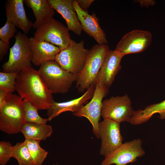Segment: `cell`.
<instances>
[{"label": "cell", "mask_w": 165, "mask_h": 165, "mask_svg": "<svg viewBox=\"0 0 165 165\" xmlns=\"http://www.w3.org/2000/svg\"><path fill=\"white\" fill-rule=\"evenodd\" d=\"M15 90L23 99L38 110H47L54 101L53 93L43 82L38 70L31 67L25 68L19 73Z\"/></svg>", "instance_id": "cell-1"}, {"label": "cell", "mask_w": 165, "mask_h": 165, "mask_svg": "<svg viewBox=\"0 0 165 165\" xmlns=\"http://www.w3.org/2000/svg\"><path fill=\"white\" fill-rule=\"evenodd\" d=\"M38 71L40 75L53 94L68 92L77 76L63 69L55 60L42 63Z\"/></svg>", "instance_id": "cell-2"}, {"label": "cell", "mask_w": 165, "mask_h": 165, "mask_svg": "<svg viewBox=\"0 0 165 165\" xmlns=\"http://www.w3.org/2000/svg\"><path fill=\"white\" fill-rule=\"evenodd\" d=\"M24 100L17 95L7 93L5 102L0 108V130L9 134L20 132L26 123L24 117Z\"/></svg>", "instance_id": "cell-3"}, {"label": "cell", "mask_w": 165, "mask_h": 165, "mask_svg": "<svg viewBox=\"0 0 165 165\" xmlns=\"http://www.w3.org/2000/svg\"><path fill=\"white\" fill-rule=\"evenodd\" d=\"M109 50L107 44H96L90 50L85 65L77 76L76 87L79 93L84 92L96 83L98 73Z\"/></svg>", "instance_id": "cell-4"}, {"label": "cell", "mask_w": 165, "mask_h": 165, "mask_svg": "<svg viewBox=\"0 0 165 165\" xmlns=\"http://www.w3.org/2000/svg\"><path fill=\"white\" fill-rule=\"evenodd\" d=\"M15 38L14 44L10 48L8 60L2 65L3 72L19 73L24 68L32 65L29 38L27 34L20 32L16 34Z\"/></svg>", "instance_id": "cell-5"}, {"label": "cell", "mask_w": 165, "mask_h": 165, "mask_svg": "<svg viewBox=\"0 0 165 165\" xmlns=\"http://www.w3.org/2000/svg\"><path fill=\"white\" fill-rule=\"evenodd\" d=\"M84 43L83 40L77 42L72 39L69 45L56 55L55 60L63 69L77 76L85 65L90 51L85 48Z\"/></svg>", "instance_id": "cell-6"}, {"label": "cell", "mask_w": 165, "mask_h": 165, "mask_svg": "<svg viewBox=\"0 0 165 165\" xmlns=\"http://www.w3.org/2000/svg\"><path fill=\"white\" fill-rule=\"evenodd\" d=\"M109 88L104 86L99 80L97 79L96 86L93 96L90 101L78 111L73 114L78 117H83L87 118L92 126V131L98 139H100L98 126L101 116L103 98L106 96Z\"/></svg>", "instance_id": "cell-7"}, {"label": "cell", "mask_w": 165, "mask_h": 165, "mask_svg": "<svg viewBox=\"0 0 165 165\" xmlns=\"http://www.w3.org/2000/svg\"><path fill=\"white\" fill-rule=\"evenodd\" d=\"M69 31L68 27L52 18L36 29L34 37L57 46L61 50L69 45L72 40Z\"/></svg>", "instance_id": "cell-8"}, {"label": "cell", "mask_w": 165, "mask_h": 165, "mask_svg": "<svg viewBox=\"0 0 165 165\" xmlns=\"http://www.w3.org/2000/svg\"><path fill=\"white\" fill-rule=\"evenodd\" d=\"M134 111L127 94L112 96L103 101L101 116L104 119H108L120 123L128 122Z\"/></svg>", "instance_id": "cell-9"}, {"label": "cell", "mask_w": 165, "mask_h": 165, "mask_svg": "<svg viewBox=\"0 0 165 165\" xmlns=\"http://www.w3.org/2000/svg\"><path fill=\"white\" fill-rule=\"evenodd\" d=\"M142 141L135 139L123 143L112 152L105 157L101 165H127L135 162L143 156L145 152L142 146Z\"/></svg>", "instance_id": "cell-10"}, {"label": "cell", "mask_w": 165, "mask_h": 165, "mask_svg": "<svg viewBox=\"0 0 165 165\" xmlns=\"http://www.w3.org/2000/svg\"><path fill=\"white\" fill-rule=\"evenodd\" d=\"M98 131L101 140L100 154L104 157L123 143L120 123L110 119H104L99 123Z\"/></svg>", "instance_id": "cell-11"}, {"label": "cell", "mask_w": 165, "mask_h": 165, "mask_svg": "<svg viewBox=\"0 0 165 165\" xmlns=\"http://www.w3.org/2000/svg\"><path fill=\"white\" fill-rule=\"evenodd\" d=\"M152 39V35L150 32L134 30L122 37L115 50L123 56L129 54L140 53L148 48Z\"/></svg>", "instance_id": "cell-12"}, {"label": "cell", "mask_w": 165, "mask_h": 165, "mask_svg": "<svg viewBox=\"0 0 165 165\" xmlns=\"http://www.w3.org/2000/svg\"><path fill=\"white\" fill-rule=\"evenodd\" d=\"M75 9L82 30L89 36L92 37L99 45L107 44L106 34L99 25V20L94 13L91 15L82 10L76 0H73Z\"/></svg>", "instance_id": "cell-13"}, {"label": "cell", "mask_w": 165, "mask_h": 165, "mask_svg": "<svg viewBox=\"0 0 165 165\" xmlns=\"http://www.w3.org/2000/svg\"><path fill=\"white\" fill-rule=\"evenodd\" d=\"M96 83L92 84L80 97L62 102H53L50 108L47 109V119L50 121L61 113L67 111L73 112L78 111L88 102L93 96Z\"/></svg>", "instance_id": "cell-14"}, {"label": "cell", "mask_w": 165, "mask_h": 165, "mask_svg": "<svg viewBox=\"0 0 165 165\" xmlns=\"http://www.w3.org/2000/svg\"><path fill=\"white\" fill-rule=\"evenodd\" d=\"M123 56L115 50H109L107 54L97 79L109 88L121 68V62Z\"/></svg>", "instance_id": "cell-15"}, {"label": "cell", "mask_w": 165, "mask_h": 165, "mask_svg": "<svg viewBox=\"0 0 165 165\" xmlns=\"http://www.w3.org/2000/svg\"><path fill=\"white\" fill-rule=\"evenodd\" d=\"M23 0H8L5 4L7 20L21 29L26 34L33 27V23L27 17Z\"/></svg>", "instance_id": "cell-16"}, {"label": "cell", "mask_w": 165, "mask_h": 165, "mask_svg": "<svg viewBox=\"0 0 165 165\" xmlns=\"http://www.w3.org/2000/svg\"><path fill=\"white\" fill-rule=\"evenodd\" d=\"M29 45L32 56V63L35 66H40L47 61L55 60L61 51L58 47L48 42L31 37Z\"/></svg>", "instance_id": "cell-17"}, {"label": "cell", "mask_w": 165, "mask_h": 165, "mask_svg": "<svg viewBox=\"0 0 165 165\" xmlns=\"http://www.w3.org/2000/svg\"><path fill=\"white\" fill-rule=\"evenodd\" d=\"M65 20L69 30L80 36L82 28L73 6V0H48Z\"/></svg>", "instance_id": "cell-18"}, {"label": "cell", "mask_w": 165, "mask_h": 165, "mask_svg": "<svg viewBox=\"0 0 165 165\" xmlns=\"http://www.w3.org/2000/svg\"><path fill=\"white\" fill-rule=\"evenodd\" d=\"M24 2L32 9L35 17L34 29H37L53 18L54 9L48 0H24Z\"/></svg>", "instance_id": "cell-19"}, {"label": "cell", "mask_w": 165, "mask_h": 165, "mask_svg": "<svg viewBox=\"0 0 165 165\" xmlns=\"http://www.w3.org/2000/svg\"><path fill=\"white\" fill-rule=\"evenodd\" d=\"M157 113L159 114L161 119H165V100L149 105L143 109L134 111L128 123L133 125L141 124L147 122Z\"/></svg>", "instance_id": "cell-20"}, {"label": "cell", "mask_w": 165, "mask_h": 165, "mask_svg": "<svg viewBox=\"0 0 165 165\" xmlns=\"http://www.w3.org/2000/svg\"><path fill=\"white\" fill-rule=\"evenodd\" d=\"M25 139L45 140L53 133L52 126L46 124L25 123L20 132Z\"/></svg>", "instance_id": "cell-21"}, {"label": "cell", "mask_w": 165, "mask_h": 165, "mask_svg": "<svg viewBox=\"0 0 165 165\" xmlns=\"http://www.w3.org/2000/svg\"><path fill=\"white\" fill-rule=\"evenodd\" d=\"M34 165H42L48 152L40 146L39 140L25 139Z\"/></svg>", "instance_id": "cell-22"}, {"label": "cell", "mask_w": 165, "mask_h": 165, "mask_svg": "<svg viewBox=\"0 0 165 165\" xmlns=\"http://www.w3.org/2000/svg\"><path fill=\"white\" fill-rule=\"evenodd\" d=\"M12 157L17 161L19 165H34L27 145L24 141L13 146Z\"/></svg>", "instance_id": "cell-23"}, {"label": "cell", "mask_w": 165, "mask_h": 165, "mask_svg": "<svg viewBox=\"0 0 165 165\" xmlns=\"http://www.w3.org/2000/svg\"><path fill=\"white\" fill-rule=\"evenodd\" d=\"M23 100L24 117L25 122L46 124L48 121V119L40 116L38 113V109L37 108L29 101Z\"/></svg>", "instance_id": "cell-24"}, {"label": "cell", "mask_w": 165, "mask_h": 165, "mask_svg": "<svg viewBox=\"0 0 165 165\" xmlns=\"http://www.w3.org/2000/svg\"><path fill=\"white\" fill-rule=\"evenodd\" d=\"M18 72H0V89L7 93H12L15 90L16 80Z\"/></svg>", "instance_id": "cell-25"}, {"label": "cell", "mask_w": 165, "mask_h": 165, "mask_svg": "<svg viewBox=\"0 0 165 165\" xmlns=\"http://www.w3.org/2000/svg\"><path fill=\"white\" fill-rule=\"evenodd\" d=\"M13 146L9 142L0 141V164L6 165L12 157Z\"/></svg>", "instance_id": "cell-26"}, {"label": "cell", "mask_w": 165, "mask_h": 165, "mask_svg": "<svg viewBox=\"0 0 165 165\" xmlns=\"http://www.w3.org/2000/svg\"><path fill=\"white\" fill-rule=\"evenodd\" d=\"M17 33V29L15 25L6 20L4 25L0 29V40L9 42V39L15 37V34Z\"/></svg>", "instance_id": "cell-27"}, {"label": "cell", "mask_w": 165, "mask_h": 165, "mask_svg": "<svg viewBox=\"0 0 165 165\" xmlns=\"http://www.w3.org/2000/svg\"><path fill=\"white\" fill-rule=\"evenodd\" d=\"M9 47V42H5L0 40V61L3 60L4 56L7 53Z\"/></svg>", "instance_id": "cell-28"}, {"label": "cell", "mask_w": 165, "mask_h": 165, "mask_svg": "<svg viewBox=\"0 0 165 165\" xmlns=\"http://www.w3.org/2000/svg\"><path fill=\"white\" fill-rule=\"evenodd\" d=\"M80 7L83 11L88 12L87 9L94 0H76Z\"/></svg>", "instance_id": "cell-29"}, {"label": "cell", "mask_w": 165, "mask_h": 165, "mask_svg": "<svg viewBox=\"0 0 165 165\" xmlns=\"http://www.w3.org/2000/svg\"><path fill=\"white\" fill-rule=\"evenodd\" d=\"M7 93L5 90L0 89V108L4 104Z\"/></svg>", "instance_id": "cell-30"}, {"label": "cell", "mask_w": 165, "mask_h": 165, "mask_svg": "<svg viewBox=\"0 0 165 165\" xmlns=\"http://www.w3.org/2000/svg\"><path fill=\"white\" fill-rule=\"evenodd\" d=\"M141 3V5L142 7H147L150 5L153 6L155 4V2L152 0H140L139 1Z\"/></svg>", "instance_id": "cell-31"}, {"label": "cell", "mask_w": 165, "mask_h": 165, "mask_svg": "<svg viewBox=\"0 0 165 165\" xmlns=\"http://www.w3.org/2000/svg\"><path fill=\"white\" fill-rule=\"evenodd\" d=\"M53 165H58L57 163L56 164H55L54 163H53Z\"/></svg>", "instance_id": "cell-32"}]
</instances>
